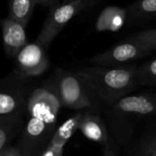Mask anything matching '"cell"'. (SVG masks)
Returning <instances> with one entry per match:
<instances>
[{
  "mask_svg": "<svg viewBox=\"0 0 156 156\" xmlns=\"http://www.w3.org/2000/svg\"><path fill=\"white\" fill-rule=\"evenodd\" d=\"M61 104L45 85L33 90L29 98L26 125L16 145L23 156H39L49 144L58 126Z\"/></svg>",
  "mask_w": 156,
  "mask_h": 156,
  "instance_id": "cell-1",
  "label": "cell"
},
{
  "mask_svg": "<svg viewBox=\"0 0 156 156\" xmlns=\"http://www.w3.org/2000/svg\"><path fill=\"white\" fill-rule=\"evenodd\" d=\"M102 113L112 137L125 149L134 140L136 125L156 115V93L128 95L103 107Z\"/></svg>",
  "mask_w": 156,
  "mask_h": 156,
  "instance_id": "cell-2",
  "label": "cell"
},
{
  "mask_svg": "<svg viewBox=\"0 0 156 156\" xmlns=\"http://www.w3.org/2000/svg\"><path fill=\"white\" fill-rule=\"evenodd\" d=\"M137 65L128 64L118 67L88 66L74 70L88 83L102 106H110L130 95L137 86L135 72Z\"/></svg>",
  "mask_w": 156,
  "mask_h": 156,
  "instance_id": "cell-3",
  "label": "cell"
},
{
  "mask_svg": "<svg viewBox=\"0 0 156 156\" xmlns=\"http://www.w3.org/2000/svg\"><path fill=\"white\" fill-rule=\"evenodd\" d=\"M43 85L55 94L62 107L78 112H102L101 102L74 69H57Z\"/></svg>",
  "mask_w": 156,
  "mask_h": 156,
  "instance_id": "cell-4",
  "label": "cell"
},
{
  "mask_svg": "<svg viewBox=\"0 0 156 156\" xmlns=\"http://www.w3.org/2000/svg\"><path fill=\"white\" fill-rule=\"evenodd\" d=\"M33 90L28 80L14 72L4 77L0 82V117L26 115Z\"/></svg>",
  "mask_w": 156,
  "mask_h": 156,
  "instance_id": "cell-5",
  "label": "cell"
},
{
  "mask_svg": "<svg viewBox=\"0 0 156 156\" xmlns=\"http://www.w3.org/2000/svg\"><path fill=\"white\" fill-rule=\"evenodd\" d=\"M83 10V0H72L62 3L58 2L52 5L49 7L48 15L36 41L48 48L66 25Z\"/></svg>",
  "mask_w": 156,
  "mask_h": 156,
  "instance_id": "cell-6",
  "label": "cell"
},
{
  "mask_svg": "<svg viewBox=\"0 0 156 156\" xmlns=\"http://www.w3.org/2000/svg\"><path fill=\"white\" fill-rule=\"evenodd\" d=\"M152 51L134 40L126 38L107 50L93 56L90 63L94 66L118 67L132 64L133 61L150 55Z\"/></svg>",
  "mask_w": 156,
  "mask_h": 156,
  "instance_id": "cell-7",
  "label": "cell"
},
{
  "mask_svg": "<svg viewBox=\"0 0 156 156\" xmlns=\"http://www.w3.org/2000/svg\"><path fill=\"white\" fill-rule=\"evenodd\" d=\"M49 64L47 48L35 41L27 43L15 58L13 72L23 79L29 80L46 72Z\"/></svg>",
  "mask_w": 156,
  "mask_h": 156,
  "instance_id": "cell-8",
  "label": "cell"
},
{
  "mask_svg": "<svg viewBox=\"0 0 156 156\" xmlns=\"http://www.w3.org/2000/svg\"><path fill=\"white\" fill-rule=\"evenodd\" d=\"M3 45L5 55L15 58L19 51L28 43L27 38V25L6 16L1 21Z\"/></svg>",
  "mask_w": 156,
  "mask_h": 156,
  "instance_id": "cell-9",
  "label": "cell"
},
{
  "mask_svg": "<svg viewBox=\"0 0 156 156\" xmlns=\"http://www.w3.org/2000/svg\"><path fill=\"white\" fill-rule=\"evenodd\" d=\"M101 112L86 111L82 112L79 130L87 139L101 144L102 147L108 144L112 135L106 121L101 115Z\"/></svg>",
  "mask_w": 156,
  "mask_h": 156,
  "instance_id": "cell-10",
  "label": "cell"
},
{
  "mask_svg": "<svg viewBox=\"0 0 156 156\" xmlns=\"http://www.w3.org/2000/svg\"><path fill=\"white\" fill-rule=\"evenodd\" d=\"M26 125L25 115L0 117V151L14 145Z\"/></svg>",
  "mask_w": 156,
  "mask_h": 156,
  "instance_id": "cell-11",
  "label": "cell"
},
{
  "mask_svg": "<svg viewBox=\"0 0 156 156\" xmlns=\"http://www.w3.org/2000/svg\"><path fill=\"white\" fill-rule=\"evenodd\" d=\"M82 112H78L66 122H64L61 125H59L57 128L49 144L65 148V145L79 130Z\"/></svg>",
  "mask_w": 156,
  "mask_h": 156,
  "instance_id": "cell-12",
  "label": "cell"
},
{
  "mask_svg": "<svg viewBox=\"0 0 156 156\" xmlns=\"http://www.w3.org/2000/svg\"><path fill=\"white\" fill-rule=\"evenodd\" d=\"M130 22H141L156 18V0H136L126 9Z\"/></svg>",
  "mask_w": 156,
  "mask_h": 156,
  "instance_id": "cell-13",
  "label": "cell"
},
{
  "mask_svg": "<svg viewBox=\"0 0 156 156\" xmlns=\"http://www.w3.org/2000/svg\"><path fill=\"white\" fill-rule=\"evenodd\" d=\"M37 0H7V16L28 24Z\"/></svg>",
  "mask_w": 156,
  "mask_h": 156,
  "instance_id": "cell-14",
  "label": "cell"
},
{
  "mask_svg": "<svg viewBox=\"0 0 156 156\" xmlns=\"http://www.w3.org/2000/svg\"><path fill=\"white\" fill-rule=\"evenodd\" d=\"M135 83L137 87H156V58L137 66Z\"/></svg>",
  "mask_w": 156,
  "mask_h": 156,
  "instance_id": "cell-15",
  "label": "cell"
},
{
  "mask_svg": "<svg viewBox=\"0 0 156 156\" xmlns=\"http://www.w3.org/2000/svg\"><path fill=\"white\" fill-rule=\"evenodd\" d=\"M127 38L141 43L152 52L156 51V27L137 32L129 36Z\"/></svg>",
  "mask_w": 156,
  "mask_h": 156,
  "instance_id": "cell-16",
  "label": "cell"
},
{
  "mask_svg": "<svg viewBox=\"0 0 156 156\" xmlns=\"http://www.w3.org/2000/svg\"><path fill=\"white\" fill-rule=\"evenodd\" d=\"M123 150L128 156H156L155 149L144 143L141 139H134L132 144Z\"/></svg>",
  "mask_w": 156,
  "mask_h": 156,
  "instance_id": "cell-17",
  "label": "cell"
},
{
  "mask_svg": "<svg viewBox=\"0 0 156 156\" xmlns=\"http://www.w3.org/2000/svg\"><path fill=\"white\" fill-rule=\"evenodd\" d=\"M102 148L103 156H124L121 152V149L122 148L115 142V140L112 137L108 142V144L104 145Z\"/></svg>",
  "mask_w": 156,
  "mask_h": 156,
  "instance_id": "cell-18",
  "label": "cell"
},
{
  "mask_svg": "<svg viewBox=\"0 0 156 156\" xmlns=\"http://www.w3.org/2000/svg\"><path fill=\"white\" fill-rule=\"evenodd\" d=\"M140 139L144 143L156 150V128H152L144 133Z\"/></svg>",
  "mask_w": 156,
  "mask_h": 156,
  "instance_id": "cell-19",
  "label": "cell"
},
{
  "mask_svg": "<svg viewBox=\"0 0 156 156\" xmlns=\"http://www.w3.org/2000/svg\"><path fill=\"white\" fill-rule=\"evenodd\" d=\"M64 148L48 144L39 156H63Z\"/></svg>",
  "mask_w": 156,
  "mask_h": 156,
  "instance_id": "cell-20",
  "label": "cell"
},
{
  "mask_svg": "<svg viewBox=\"0 0 156 156\" xmlns=\"http://www.w3.org/2000/svg\"><path fill=\"white\" fill-rule=\"evenodd\" d=\"M0 156H23V154L16 145H11L0 151Z\"/></svg>",
  "mask_w": 156,
  "mask_h": 156,
  "instance_id": "cell-21",
  "label": "cell"
},
{
  "mask_svg": "<svg viewBox=\"0 0 156 156\" xmlns=\"http://www.w3.org/2000/svg\"><path fill=\"white\" fill-rule=\"evenodd\" d=\"M83 1H84V10H90L103 0H83Z\"/></svg>",
  "mask_w": 156,
  "mask_h": 156,
  "instance_id": "cell-22",
  "label": "cell"
},
{
  "mask_svg": "<svg viewBox=\"0 0 156 156\" xmlns=\"http://www.w3.org/2000/svg\"><path fill=\"white\" fill-rule=\"evenodd\" d=\"M58 3V0H37V5L44 7H51Z\"/></svg>",
  "mask_w": 156,
  "mask_h": 156,
  "instance_id": "cell-23",
  "label": "cell"
},
{
  "mask_svg": "<svg viewBox=\"0 0 156 156\" xmlns=\"http://www.w3.org/2000/svg\"><path fill=\"white\" fill-rule=\"evenodd\" d=\"M69 1H72V0H63V2H69Z\"/></svg>",
  "mask_w": 156,
  "mask_h": 156,
  "instance_id": "cell-24",
  "label": "cell"
}]
</instances>
